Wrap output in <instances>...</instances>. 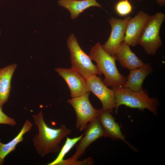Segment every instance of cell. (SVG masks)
I'll use <instances>...</instances> for the list:
<instances>
[{"mask_svg": "<svg viewBox=\"0 0 165 165\" xmlns=\"http://www.w3.org/2000/svg\"><path fill=\"white\" fill-rule=\"evenodd\" d=\"M35 125L38 133L33 139V145L38 154L43 157L50 153H57L60 150V144L71 133V130L62 124L58 128L49 127L45 122L42 111L33 115Z\"/></svg>", "mask_w": 165, "mask_h": 165, "instance_id": "obj_1", "label": "cell"}, {"mask_svg": "<svg viewBox=\"0 0 165 165\" xmlns=\"http://www.w3.org/2000/svg\"><path fill=\"white\" fill-rule=\"evenodd\" d=\"M89 56L96 62L100 72L104 75L105 78L102 81L106 86H123L127 78L119 72L115 57L105 52L100 43H97L92 48Z\"/></svg>", "mask_w": 165, "mask_h": 165, "instance_id": "obj_2", "label": "cell"}, {"mask_svg": "<svg viewBox=\"0 0 165 165\" xmlns=\"http://www.w3.org/2000/svg\"><path fill=\"white\" fill-rule=\"evenodd\" d=\"M98 117L106 135L107 137L113 139H120L132 148H134L125 139L120 126L109 111L101 108L98 109Z\"/></svg>", "mask_w": 165, "mask_h": 165, "instance_id": "obj_12", "label": "cell"}, {"mask_svg": "<svg viewBox=\"0 0 165 165\" xmlns=\"http://www.w3.org/2000/svg\"><path fill=\"white\" fill-rule=\"evenodd\" d=\"M55 71L64 79L70 92L72 98L79 96L88 92L87 80L74 68H58Z\"/></svg>", "mask_w": 165, "mask_h": 165, "instance_id": "obj_10", "label": "cell"}, {"mask_svg": "<svg viewBox=\"0 0 165 165\" xmlns=\"http://www.w3.org/2000/svg\"><path fill=\"white\" fill-rule=\"evenodd\" d=\"M131 18L130 16L123 19L112 17L108 20L111 27V34L107 41L102 46L104 50L110 55L114 57L117 49L123 41L127 25Z\"/></svg>", "mask_w": 165, "mask_h": 165, "instance_id": "obj_9", "label": "cell"}, {"mask_svg": "<svg viewBox=\"0 0 165 165\" xmlns=\"http://www.w3.org/2000/svg\"><path fill=\"white\" fill-rule=\"evenodd\" d=\"M165 19L164 13L157 12L150 16L141 35L139 44L145 52L150 55H155L162 45L160 32Z\"/></svg>", "mask_w": 165, "mask_h": 165, "instance_id": "obj_4", "label": "cell"}, {"mask_svg": "<svg viewBox=\"0 0 165 165\" xmlns=\"http://www.w3.org/2000/svg\"><path fill=\"white\" fill-rule=\"evenodd\" d=\"M32 126L31 122L27 119L19 133L11 141L3 143L0 139V165L4 164L6 157L16 149L19 143L23 141L24 135L31 130Z\"/></svg>", "mask_w": 165, "mask_h": 165, "instance_id": "obj_16", "label": "cell"}, {"mask_svg": "<svg viewBox=\"0 0 165 165\" xmlns=\"http://www.w3.org/2000/svg\"><path fill=\"white\" fill-rule=\"evenodd\" d=\"M84 130L83 136L77 143L75 153L68 159H64L60 165H75L78 159L84 154L86 148L92 143L99 138L107 137L98 117L90 122Z\"/></svg>", "mask_w": 165, "mask_h": 165, "instance_id": "obj_6", "label": "cell"}, {"mask_svg": "<svg viewBox=\"0 0 165 165\" xmlns=\"http://www.w3.org/2000/svg\"><path fill=\"white\" fill-rule=\"evenodd\" d=\"M142 11L129 20L126 28L123 42L130 46L139 44V39L149 16Z\"/></svg>", "mask_w": 165, "mask_h": 165, "instance_id": "obj_11", "label": "cell"}, {"mask_svg": "<svg viewBox=\"0 0 165 165\" xmlns=\"http://www.w3.org/2000/svg\"><path fill=\"white\" fill-rule=\"evenodd\" d=\"M2 108L0 105V124H6L12 127L16 125L15 120L6 115L3 112Z\"/></svg>", "mask_w": 165, "mask_h": 165, "instance_id": "obj_20", "label": "cell"}, {"mask_svg": "<svg viewBox=\"0 0 165 165\" xmlns=\"http://www.w3.org/2000/svg\"><path fill=\"white\" fill-rule=\"evenodd\" d=\"M116 100V113L119 106L124 105L143 110L147 109L155 115H157L158 103L156 99L149 97L142 89L138 91L122 87H112Z\"/></svg>", "mask_w": 165, "mask_h": 165, "instance_id": "obj_3", "label": "cell"}, {"mask_svg": "<svg viewBox=\"0 0 165 165\" xmlns=\"http://www.w3.org/2000/svg\"><path fill=\"white\" fill-rule=\"evenodd\" d=\"M84 133L79 136L70 138L67 137L65 142L61 149L59 154L56 159L48 165H60V163L64 160L66 154L73 148L82 137Z\"/></svg>", "mask_w": 165, "mask_h": 165, "instance_id": "obj_18", "label": "cell"}, {"mask_svg": "<svg viewBox=\"0 0 165 165\" xmlns=\"http://www.w3.org/2000/svg\"><path fill=\"white\" fill-rule=\"evenodd\" d=\"M123 41L116 51L114 57L123 67L130 70L142 66L145 63Z\"/></svg>", "mask_w": 165, "mask_h": 165, "instance_id": "obj_13", "label": "cell"}, {"mask_svg": "<svg viewBox=\"0 0 165 165\" xmlns=\"http://www.w3.org/2000/svg\"><path fill=\"white\" fill-rule=\"evenodd\" d=\"M67 45L70 52L72 68L86 80L95 75H101L97 66L93 64L89 56L82 50L74 34L68 37Z\"/></svg>", "mask_w": 165, "mask_h": 165, "instance_id": "obj_5", "label": "cell"}, {"mask_svg": "<svg viewBox=\"0 0 165 165\" xmlns=\"http://www.w3.org/2000/svg\"><path fill=\"white\" fill-rule=\"evenodd\" d=\"M90 92H88L68 101L75 112L76 127L81 131L84 130L87 124L98 116V109L95 108L90 101Z\"/></svg>", "mask_w": 165, "mask_h": 165, "instance_id": "obj_7", "label": "cell"}, {"mask_svg": "<svg viewBox=\"0 0 165 165\" xmlns=\"http://www.w3.org/2000/svg\"><path fill=\"white\" fill-rule=\"evenodd\" d=\"M138 0V1H141V0Z\"/></svg>", "mask_w": 165, "mask_h": 165, "instance_id": "obj_21", "label": "cell"}, {"mask_svg": "<svg viewBox=\"0 0 165 165\" xmlns=\"http://www.w3.org/2000/svg\"><path fill=\"white\" fill-rule=\"evenodd\" d=\"M58 5L70 12L72 19L77 18L80 13L92 6L101 7L96 0H59Z\"/></svg>", "mask_w": 165, "mask_h": 165, "instance_id": "obj_17", "label": "cell"}, {"mask_svg": "<svg viewBox=\"0 0 165 165\" xmlns=\"http://www.w3.org/2000/svg\"><path fill=\"white\" fill-rule=\"evenodd\" d=\"M116 13L124 16L128 15L132 11V7L128 0H121L116 4L115 7Z\"/></svg>", "mask_w": 165, "mask_h": 165, "instance_id": "obj_19", "label": "cell"}, {"mask_svg": "<svg viewBox=\"0 0 165 165\" xmlns=\"http://www.w3.org/2000/svg\"><path fill=\"white\" fill-rule=\"evenodd\" d=\"M88 91L93 93L100 100L102 108L111 112L116 108V100L113 89H109L97 75L87 80Z\"/></svg>", "mask_w": 165, "mask_h": 165, "instance_id": "obj_8", "label": "cell"}, {"mask_svg": "<svg viewBox=\"0 0 165 165\" xmlns=\"http://www.w3.org/2000/svg\"><path fill=\"white\" fill-rule=\"evenodd\" d=\"M17 66L14 64L0 68V105L2 107L9 99L11 79Z\"/></svg>", "mask_w": 165, "mask_h": 165, "instance_id": "obj_15", "label": "cell"}, {"mask_svg": "<svg viewBox=\"0 0 165 165\" xmlns=\"http://www.w3.org/2000/svg\"><path fill=\"white\" fill-rule=\"evenodd\" d=\"M130 70L126 81L122 87L138 91L142 89V85L144 80L152 73V69L149 64L146 63L140 67Z\"/></svg>", "mask_w": 165, "mask_h": 165, "instance_id": "obj_14", "label": "cell"}]
</instances>
